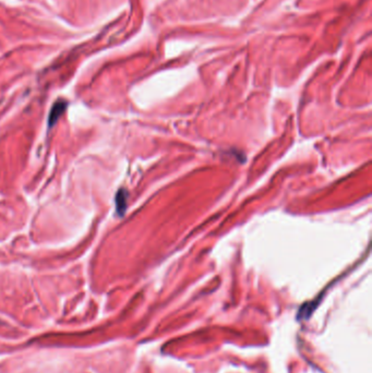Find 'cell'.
Segmentation results:
<instances>
[{"label":"cell","mask_w":372,"mask_h":373,"mask_svg":"<svg viewBox=\"0 0 372 373\" xmlns=\"http://www.w3.org/2000/svg\"><path fill=\"white\" fill-rule=\"evenodd\" d=\"M127 209V191L125 189H120L116 196V211L118 215L123 216Z\"/></svg>","instance_id":"7a4b0ae2"},{"label":"cell","mask_w":372,"mask_h":373,"mask_svg":"<svg viewBox=\"0 0 372 373\" xmlns=\"http://www.w3.org/2000/svg\"><path fill=\"white\" fill-rule=\"evenodd\" d=\"M67 106H68V103H67L65 99H59V101H57L56 103L53 105L51 113H49V116H48V127L49 128H52L53 126H55V124H56L58 119L60 118V116H62L66 111Z\"/></svg>","instance_id":"6da1fadb"}]
</instances>
